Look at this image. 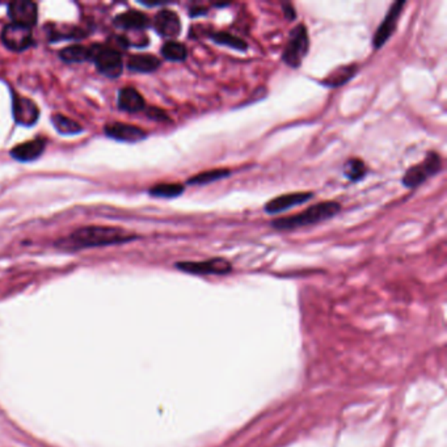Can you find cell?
<instances>
[{
    "mask_svg": "<svg viewBox=\"0 0 447 447\" xmlns=\"http://www.w3.org/2000/svg\"><path fill=\"white\" fill-rule=\"evenodd\" d=\"M340 210H341V205L339 202H335V201L319 202V203H315L311 208L306 209L305 212L276 219L271 222V226L280 231L295 230L299 227H306V226H311V224L324 222L327 219L333 218L335 215H337Z\"/></svg>",
    "mask_w": 447,
    "mask_h": 447,
    "instance_id": "cell-1",
    "label": "cell"
},
{
    "mask_svg": "<svg viewBox=\"0 0 447 447\" xmlns=\"http://www.w3.org/2000/svg\"><path fill=\"white\" fill-rule=\"evenodd\" d=\"M135 235H129L122 228L106 226H88L76 230L70 236V243L75 247H103L118 243H126Z\"/></svg>",
    "mask_w": 447,
    "mask_h": 447,
    "instance_id": "cell-2",
    "label": "cell"
},
{
    "mask_svg": "<svg viewBox=\"0 0 447 447\" xmlns=\"http://www.w3.org/2000/svg\"><path fill=\"white\" fill-rule=\"evenodd\" d=\"M310 49V40L307 28L303 24H298L290 32L289 41L283 50V62L290 67H299Z\"/></svg>",
    "mask_w": 447,
    "mask_h": 447,
    "instance_id": "cell-3",
    "label": "cell"
},
{
    "mask_svg": "<svg viewBox=\"0 0 447 447\" xmlns=\"http://www.w3.org/2000/svg\"><path fill=\"white\" fill-rule=\"evenodd\" d=\"M90 59H92L97 69L106 76L116 78L122 72L121 53L109 45H94L90 47Z\"/></svg>",
    "mask_w": 447,
    "mask_h": 447,
    "instance_id": "cell-4",
    "label": "cell"
},
{
    "mask_svg": "<svg viewBox=\"0 0 447 447\" xmlns=\"http://www.w3.org/2000/svg\"><path fill=\"white\" fill-rule=\"evenodd\" d=\"M442 168V160L436 153H428L424 162L411 167L403 177V185L414 189L420 187L429 177L435 176Z\"/></svg>",
    "mask_w": 447,
    "mask_h": 447,
    "instance_id": "cell-5",
    "label": "cell"
},
{
    "mask_svg": "<svg viewBox=\"0 0 447 447\" xmlns=\"http://www.w3.org/2000/svg\"><path fill=\"white\" fill-rule=\"evenodd\" d=\"M1 41L12 51H24L33 45L31 28L17 24H8L1 32Z\"/></svg>",
    "mask_w": 447,
    "mask_h": 447,
    "instance_id": "cell-6",
    "label": "cell"
},
{
    "mask_svg": "<svg viewBox=\"0 0 447 447\" xmlns=\"http://www.w3.org/2000/svg\"><path fill=\"white\" fill-rule=\"evenodd\" d=\"M177 269L180 271H187L190 274H228L230 271H233V265L230 261L226 259H212L208 261H200V262H194V261H183L176 264Z\"/></svg>",
    "mask_w": 447,
    "mask_h": 447,
    "instance_id": "cell-7",
    "label": "cell"
},
{
    "mask_svg": "<svg viewBox=\"0 0 447 447\" xmlns=\"http://www.w3.org/2000/svg\"><path fill=\"white\" fill-rule=\"evenodd\" d=\"M404 6H405V1H403V0L396 1V3H394L391 6L386 17L383 19V22L379 25L377 33L373 37V47H376V49H380V47H383L389 41V37L394 35Z\"/></svg>",
    "mask_w": 447,
    "mask_h": 447,
    "instance_id": "cell-8",
    "label": "cell"
},
{
    "mask_svg": "<svg viewBox=\"0 0 447 447\" xmlns=\"http://www.w3.org/2000/svg\"><path fill=\"white\" fill-rule=\"evenodd\" d=\"M12 109L15 121L23 126H32L40 117V109L35 101L19 94H13Z\"/></svg>",
    "mask_w": 447,
    "mask_h": 447,
    "instance_id": "cell-9",
    "label": "cell"
},
{
    "mask_svg": "<svg viewBox=\"0 0 447 447\" xmlns=\"http://www.w3.org/2000/svg\"><path fill=\"white\" fill-rule=\"evenodd\" d=\"M8 15L12 23L32 28L37 23L38 8L33 1H13L8 6Z\"/></svg>",
    "mask_w": 447,
    "mask_h": 447,
    "instance_id": "cell-10",
    "label": "cell"
},
{
    "mask_svg": "<svg viewBox=\"0 0 447 447\" xmlns=\"http://www.w3.org/2000/svg\"><path fill=\"white\" fill-rule=\"evenodd\" d=\"M312 196L314 194L310 192H294V193L278 196L265 205V212L268 214L285 212L287 209H292V208H295L301 203H305L307 201L311 200Z\"/></svg>",
    "mask_w": 447,
    "mask_h": 447,
    "instance_id": "cell-11",
    "label": "cell"
},
{
    "mask_svg": "<svg viewBox=\"0 0 447 447\" xmlns=\"http://www.w3.org/2000/svg\"><path fill=\"white\" fill-rule=\"evenodd\" d=\"M153 26L158 31V33H160L165 37H169V38L177 37L181 32L180 17L176 12L171 11V10H162V11L158 12L155 16Z\"/></svg>",
    "mask_w": 447,
    "mask_h": 447,
    "instance_id": "cell-12",
    "label": "cell"
},
{
    "mask_svg": "<svg viewBox=\"0 0 447 447\" xmlns=\"http://www.w3.org/2000/svg\"><path fill=\"white\" fill-rule=\"evenodd\" d=\"M106 134L109 138L122 142H138L146 138L144 130L119 122L106 126Z\"/></svg>",
    "mask_w": 447,
    "mask_h": 447,
    "instance_id": "cell-13",
    "label": "cell"
},
{
    "mask_svg": "<svg viewBox=\"0 0 447 447\" xmlns=\"http://www.w3.org/2000/svg\"><path fill=\"white\" fill-rule=\"evenodd\" d=\"M45 151V141L37 138L35 141L25 142L17 144L11 150V156L19 162H32L40 158Z\"/></svg>",
    "mask_w": 447,
    "mask_h": 447,
    "instance_id": "cell-14",
    "label": "cell"
},
{
    "mask_svg": "<svg viewBox=\"0 0 447 447\" xmlns=\"http://www.w3.org/2000/svg\"><path fill=\"white\" fill-rule=\"evenodd\" d=\"M118 106H119V109H122L125 112L135 113V112H140L142 109H144L146 106H144V99L135 88L126 87L119 91Z\"/></svg>",
    "mask_w": 447,
    "mask_h": 447,
    "instance_id": "cell-15",
    "label": "cell"
},
{
    "mask_svg": "<svg viewBox=\"0 0 447 447\" xmlns=\"http://www.w3.org/2000/svg\"><path fill=\"white\" fill-rule=\"evenodd\" d=\"M115 24L124 29H131V31H141L149 25V17L140 11L124 12L118 15L115 19Z\"/></svg>",
    "mask_w": 447,
    "mask_h": 447,
    "instance_id": "cell-16",
    "label": "cell"
},
{
    "mask_svg": "<svg viewBox=\"0 0 447 447\" xmlns=\"http://www.w3.org/2000/svg\"><path fill=\"white\" fill-rule=\"evenodd\" d=\"M128 67L134 72H153L160 67V60L151 54H135L128 60Z\"/></svg>",
    "mask_w": 447,
    "mask_h": 447,
    "instance_id": "cell-17",
    "label": "cell"
},
{
    "mask_svg": "<svg viewBox=\"0 0 447 447\" xmlns=\"http://www.w3.org/2000/svg\"><path fill=\"white\" fill-rule=\"evenodd\" d=\"M358 70V66L355 65H348V66H342L339 67L337 70L330 72V75L323 81V84L327 87H340L344 85L345 83L349 82L355 72Z\"/></svg>",
    "mask_w": 447,
    "mask_h": 447,
    "instance_id": "cell-18",
    "label": "cell"
},
{
    "mask_svg": "<svg viewBox=\"0 0 447 447\" xmlns=\"http://www.w3.org/2000/svg\"><path fill=\"white\" fill-rule=\"evenodd\" d=\"M231 172L228 169H209V171H203L196 176H192L188 180V184L190 185H205V184H210L214 181L222 180L224 177L230 176Z\"/></svg>",
    "mask_w": 447,
    "mask_h": 447,
    "instance_id": "cell-19",
    "label": "cell"
},
{
    "mask_svg": "<svg viewBox=\"0 0 447 447\" xmlns=\"http://www.w3.org/2000/svg\"><path fill=\"white\" fill-rule=\"evenodd\" d=\"M210 40L214 41L218 45H224V47H231L235 50H240V51H246L248 45L239 37L231 35L228 32H212L209 35Z\"/></svg>",
    "mask_w": 447,
    "mask_h": 447,
    "instance_id": "cell-20",
    "label": "cell"
},
{
    "mask_svg": "<svg viewBox=\"0 0 447 447\" xmlns=\"http://www.w3.org/2000/svg\"><path fill=\"white\" fill-rule=\"evenodd\" d=\"M162 56L172 62H183L188 57V49L177 41H168L162 47Z\"/></svg>",
    "mask_w": 447,
    "mask_h": 447,
    "instance_id": "cell-21",
    "label": "cell"
},
{
    "mask_svg": "<svg viewBox=\"0 0 447 447\" xmlns=\"http://www.w3.org/2000/svg\"><path fill=\"white\" fill-rule=\"evenodd\" d=\"M184 193V187L177 183H163L150 189V194L159 199H176Z\"/></svg>",
    "mask_w": 447,
    "mask_h": 447,
    "instance_id": "cell-22",
    "label": "cell"
},
{
    "mask_svg": "<svg viewBox=\"0 0 447 447\" xmlns=\"http://www.w3.org/2000/svg\"><path fill=\"white\" fill-rule=\"evenodd\" d=\"M59 57L62 60L67 63H79L90 59V47L83 45H71V47L63 49L59 53Z\"/></svg>",
    "mask_w": 447,
    "mask_h": 447,
    "instance_id": "cell-23",
    "label": "cell"
},
{
    "mask_svg": "<svg viewBox=\"0 0 447 447\" xmlns=\"http://www.w3.org/2000/svg\"><path fill=\"white\" fill-rule=\"evenodd\" d=\"M51 121H53L56 129L58 130L59 133L63 135H75V134H79L83 131L82 126L78 122H75L74 119L66 117V116L56 115V116H53Z\"/></svg>",
    "mask_w": 447,
    "mask_h": 447,
    "instance_id": "cell-24",
    "label": "cell"
},
{
    "mask_svg": "<svg viewBox=\"0 0 447 447\" xmlns=\"http://www.w3.org/2000/svg\"><path fill=\"white\" fill-rule=\"evenodd\" d=\"M367 168L361 159H351L344 165V175L352 181H360L361 178L366 176Z\"/></svg>",
    "mask_w": 447,
    "mask_h": 447,
    "instance_id": "cell-25",
    "label": "cell"
},
{
    "mask_svg": "<svg viewBox=\"0 0 447 447\" xmlns=\"http://www.w3.org/2000/svg\"><path fill=\"white\" fill-rule=\"evenodd\" d=\"M282 10L287 20H294L295 17H296L294 7L292 4H289V3L287 4H282Z\"/></svg>",
    "mask_w": 447,
    "mask_h": 447,
    "instance_id": "cell-26",
    "label": "cell"
}]
</instances>
